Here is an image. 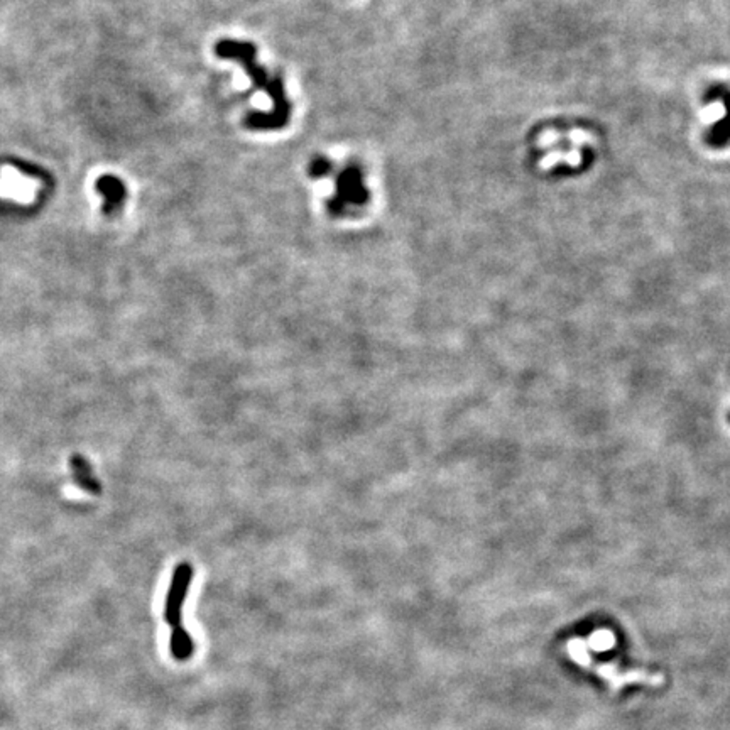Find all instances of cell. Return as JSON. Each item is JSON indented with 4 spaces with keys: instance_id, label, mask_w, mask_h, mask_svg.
Here are the masks:
<instances>
[{
    "instance_id": "10",
    "label": "cell",
    "mask_w": 730,
    "mask_h": 730,
    "mask_svg": "<svg viewBox=\"0 0 730 730\" xmlns=\"http://www.w3.org/2000/svg\"><path fill=\"white\" fill-rule=\"evenodd\" d=\"M560 137H561V135L558 134V132H546V134L542 135V137L540 139V146H549V144H553V142L560 141Z\"/></svg>"
},
{
    "instance_id": "7",
    "label": "cell",
    "mask_w": 730,
    "mask_h": 730,
    "mask_svg": "<svg viewBox=\"0 0 730 730\" xmlns=\"http://www.w3.org/2000/svg\"><path fill=\"white\" fill-rule=\"evenodd\" d=\"M332 171V162L325 158H317L310 165V176L311 178H323Z\"/></svg>"
},
{
    "instance_id": "8",
    "label": "cell",
    "mask_w": 730,
    "mask_h": 730,
    "mask_svg": "<svg viewBox=\"0 0 730 730\" xmlns=\"http://www.w3.org/2000/svg\"><path fill=\"white\" fill-rule=\"evenodd\" d=\"M566 137H568L575 146L595 144V139H593L588 132H584V130H572L570 134H566Z\"/></svg>"
},
{
    "instance_id": "9",
    "label": "cell",
    "mask_w": 730,
    "mask_h": 730,
    "mask_svg": "<svg viewBox=\"0 0 730 730\" xmlns=\"http://www.w3.org/2000/svg\"><path fill=\"white\" fill-rule=\"evenodd\" d=\"M724 114H725L724 105H722V103H719V105H712L708 110H705L704 112V119H707L708 122H712V121H715V119L724 117Z\"/></svg>"
},
{
    "instance_id": "6",
    "label": "cell",
    "mask_w": 730,
    "mask_h": 730,
    "mask_svg": "<svg viewBox=\"0 0 730 730\" xmlns=\"http://www.w3.org/2000/svg\"><path fill=\"white\" fill-rule=\"evenodd\" d=\"M558 161H565L566 165L577 166V165H580L581 155H580V153H578V151H572V153H566V154H563V153H552V154L546 155L545 159H542V161L540 162V166H541V169H549V167H552V166L558 165Z\"/></svg>"
},
{
    "instance_id": "2",
    "label": "cell",
    "mask_w": 730,
    "mask_h": 730,
    "mask_svg": "<svg viewBox=\"0 0 730 730\" xmlns=\"http://www.w3.org/2000/svg\"><path fill=\"white\" fill-rule=\"evenodd\" d=\"M566 654L572 657V661H575L578 666H584V668L590 669V671L597 673L598 678H602L604 681H607L612 692H619L621 688L628 685L634 683H644L649 686H660L664 683V676L661 673H651L648 669H622L619 666L610 664V663H598L590 654V649L586 648L584 639H572L566 642L565 648Z\"/></svg>"
},
{
    "instance_id": "5",
    "label": "cell",
    "mask_w": 730,
    "mask_h": 730,
    "mask_svg": "<svg viewBox=\"0 0 730 730\" xmlns=\"http://www.w3.org/2000/svg\"><path fill=\"white\" fill-rule=\"evenodd\" d=\"M43 183L21 173L14 166L0 167V198L19 205H33Z\"/></svg>"
},
{
    "instance_id": "3",
    "label": "cell",
    "mask_w": 730,
    "mask_h": 730,
    "mask_svg": "<svg viewBox=\"0 0 730 730\" xmlns=\"http://www.w3.org/2000/svg\"><path fill=\"white\" fill-rule=\"evenodd\" d=\"M369 201V191L362 181L358 167H347L337 178V193L328 201V210L333 215H340L349 206H364Z\"/></svg>"
},
{
    "instance_id": "4",
    "label": "cell",
    "mask_w": 730,
    "mask_h": 730,
    "mask_svg": "<svg viewBox=\"0 0 730 730\" xmlns=\"http://www.w3.org/2000/svg\"><path fill=\"white\" fill-rule=\"evenodd\" d=\"M191 580H193V566L190 563H179L174 568L173 578H171L165 607V619L171 625V632L185 631L181 624L183 604L188 595Z\"/></svg>"
},
{
    "instance_id": "1",
    "label": "cell",
    "mask_w": 730,
    "mask_h": 730,
    "mask_svg": "<svg viewBox=\"0 0 730 730\" xmlns=\"http://www.w3.org/2000/svg\"><path fill=\"white\" fill-rule=\"evenodd\" d=\"M215 53L218 58L234 59V61L242 63L243 70L249 75L252 83L257 89L266 90L269 98L273 100L274 110L271 114H262V112H254L243 119V126L252 130H277L288 126L291 105L286 98V89L282 79L269 78L267 71L257 63L255 56V46L250 43L234 41V39H222L220 43L215 45Z\"/></svg>"
}]
</instances>
